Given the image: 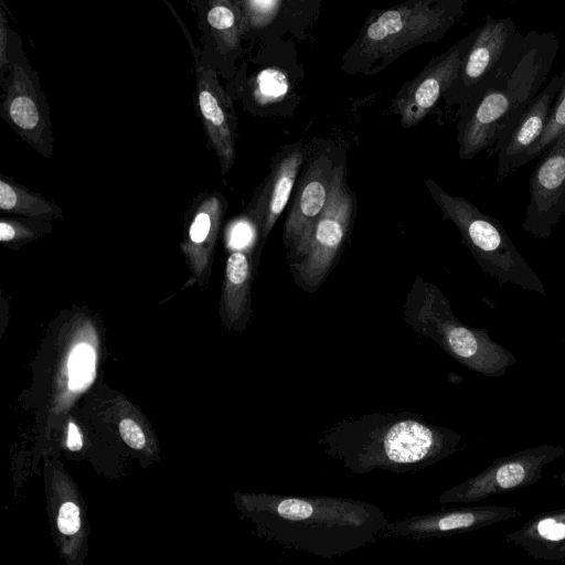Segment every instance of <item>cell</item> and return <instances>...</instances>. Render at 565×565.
<instances>
[{"label": "cell", "instance_id": "cell-1", "mask_svg": "<svg viewBox=\"0 0 565 565\" xmlns=\"http://www.w3.org/2000/svg\"><path fill=\"white\" fill-rule=\"evenodd\" d=\"M244 505L265 539L322 558L374 544L390 520L377 505L343 497L262 493Z\"/></svg>", "mask_w": 565, "mask_h": 565}, {"label": "cell", "instance_id": "cell-2", "mask_svg": "<svg viewBox=\"0 0 565 565\" xmlns=\"http://www.w3.org/2000/svg\"><path fill=\"white\" fill-rule=\"evenodd\" d=\"M321 451L354 475L424 470L457 452L461 435L413 412H377L343 418L316 440Z\"/></svg>", "mask_w": 565, "mask_h": 565}, {"label": "cell", "instance_id": "cell-3", "mask_svg": "<svg viewBox=\"0 0 565 565\" xmlns=\"http://www.w3.org/2000/svg\"><path fill=\"white\" fill-rule=\"evenodd\" d=\"M553 32L530 31L484 93L460 116L459 157L470 160L493 148L508 127L541 90L556 58Z\"/></svg>", "mask_w": 565, "mask_h": 565}, {"label": "cell", "instance_id": "cell-4", "mask_svg": "<svg viewBox=\"0 0 565 565\" xmlns=\"http://www.w3.org/2000/svg\"><path fill=\"white\" fill-rule=\"evenodd\" d=\"M465 0H407L374 12L343 58L350 74H374L414 46L441 39L463 13Z\"/></svg>", "mask_w": 565, "mask_h": 565}, {"label": "cell", "instance_id": "cell-5", "mask_svg": "<svg viewBox=\"0 0 565 565\" xmlns=\"http://www.w3.org/2000/svg\"><path fill=\"white\" fill-rule=\"evenodd\" d=\"M403 320L415 333L433 340L451 359L489 377L503 376L515 356L493 341L487 329L461 322L438 286L417 275L403 303Z\"/></svg>", "mask_w": 565, "mask_h": 565}, {"label": "cell", "instance_id": "cell-6", "mask_svg": "<svg viewBox=\"0 0 565 565\" xmlns=\"http://www.w3.org/2000/svg\"><path fill=\"white\" fill-rule=\"evenodd\" d=\"M425 185L443 218L455 225L462 244L484 273L501 284L542 296L546 294L544 284L495 217L467 199L451 195L431 179H426Z\"/></svg>", "mask_w": 565, "mask_h": 565}, {"label": "cell", "instance_id": "cell-7", "mask_svg": "<svg viewBox=\"0 0 565 565\" xmlns=\"http://www.w3.org/2000/svg\"><path fill=\"white\" fill-rule=\"evenodd\" d=\"M356 214V198L347 179V157L341 158L329 202L302 242L287 252V265L295 285L315 292L340 260Z\"/></svg>", "mask_w": 565, "mask_h": 565}, {"label": "cell", "instance_id": "cell-8", "mask_svg": "<svg viewBox=\"0 0 565 565\" xmlns=\"http://www.w3.org/2000/svg\"><path fill=\"white\" fill-rule=\"evenodd\" d=\"M523 40L524 35L511 18L486 15L457 78L444 95L447 103L458 105L460 115L467 110L491 85Z\"/></svg>", "mask_w": 565, "mask_h": 565}, {"label": "cell", "instance_id": "cell-9", "mask_svg": "<svg viewBox=\"0 0 565 565\" xmlns=\"http://www.w3.org/2000/svg\"><path fill=\"white\" fill-rule=\"evenodd\" d=\"M345 153L333 140L316 138L291 195L282 230L286 250L297 247L324 211L332 191L338 164Z\"/></svg>", "mask_w": 565, "mask_h": 565}, {"label": "cell", "instance_id": "cell-10", "mask_svg": "<svg viewBox=\"0 0 565 565\" xmlns=\"http://www.w3.org/2000/svg\"><path fill=\"white\" fill-rule=\"evenodd\" d=\"M565 455L562 445L543 444L497 458L490 466L438 495L436 502L475 503L536 483L543 468Z\"/></svg>", "mask_w": 565, "mask_h": 565}, {"label": "cell", "instance_id": "cell-11", "mask_svg": "<svg viewBox=\"0 0 565 565\" xmlns=\"http://www.w3.org/2000/svg\"><path fill=\"white\" fill-rule=\"evenodd\" d=\"M308 151L309 142L303 140L284 145L271 158L269 172L245 211L253 231L257 265L267 237L291 198Z\"/></svg>", "mask_w": 565, "mask_h": 565}, {"label": "cell", "instance_id": "cell-12", "mask_svg": "<svg viewBox=\"0 0 565 565\" xmlns=\"http://www.w3.org/2000/svg\"><path fill=\"white\" fill-rule=\"evenodd\" d=\"M228 202L217 190L200 192L184 213L180 250L190 271L183 288L206 289Z\"/></svg>", "mask_w": 565, "mask_h": 565}, {"label": "cell", "instance_id": "cell-13", "mask_svg": "<svg viewBox=\"0 0 565 565\" xmlns=\"http://www.w3.org/2000/svg\"><path fill=\"white\" fill-rule=\"evenodd\" d=\"M477 29L435 57L395 96L392 109L404 128L422 121L458 76L463 58L473 42Z\"/></svg>", "mask_w": 565, "mask_h": 565}, {"label": "cell", "instance_id": "cell-14", "mask_svg": "<svg viewBox=\"0 0 565 565\" xmlns=\"http://www.w3.org/2000/svg\"><path fill=\"white\" fill-rule=\"evenodd\" d=\"M529 192L522 228L534 237L548 238L565 206V132L541 153Z\"/></svg>", "mask_w": 565, "mask_h": 565}, {"label": "cell", "instance_id": "cell-15", "mask_svg": "<svg viewBox=\"0 0 565 565\" xmlns=\"http://www.w3.org/2000/svg\"><path fill=\"white\" fill-rule=\"evenodd\" d=\"M522 515L514 507L475 505L388 520L381 539L429 540L478 531Z\"/></svg>", "mask_w": 565, "mask_h": 565}, {"label": "cell", "instance_id": "cell-16", "mask_svg": "<svg viewBox=\"0 0 565 565\" xmlns=\"http://www.w3.org/2000/svg\"><path fill=\"white\" fill-rule=\"evenodd\" d=\"M0 113L9 127L40 156L54 152L52 122L44 97L23 66L14 63Z\"/></svg>", "mask_w": 565, "mask_h": 565}, {"label": "cell", "instance_id": "cell-17", "mask_svg": "<svg viewBox=\"0 0 565 565\" xmlns=\"http://www.w3.org/2000/svg\"><path fill=\"white\" fill-rule=\"evenodd\" d=\"M196 106L209 146L214 151L222 174L234 166L236 158L237 122L233 103L213 70L198 63Z\"/></svg>", "mask_w": 565, "mask_h": 565}, {"label": "cell", "instance_id": "cell-18", "mask_svg": "<svg viewBox=\"0 0 565 565\" xmlns=\"http://www.w3.org/2000/svg\"><path fill=\"white\" fill-rule=\"evenodd\" d=\"M562 82V74L552 76L492 148L491 153L498 156V181L521 168L523 158L541 138Z\"/></svg>", "mask_w": 565, "mask_h": 565}, {"label": "cell", "instance_id": "cell-19", "mask_svg": "<svg viewBox=\"0 0 565 565\" xmlns=\"http://www.w3.org/2000/svg\"><path fill=\"white\" fill-rule=\"evenodd\" d=\"M258 265L252 245L233 249L226 258L220 311L227 324L244 328L252 312V285Z\"/></svg>", "mask_w": 565, "mask_h": 565}, {"label": "cell", "instance_id": "cell-20", "mask_svg": "<svg viewBox=\"0 0 565 565\" xmlns=\"http://www.w3.org/2000/svg\"><path fill=\"white\" fill-rule=\"evenodd\" d=\"M503 539L522 547L533 559L553 561L565 543V508L536 514Z\"/></svg>", "mask_w": 565, "mask_h": 565}, {"label": "cell", "instance_id": "cell-21", "mask_svg": "<svg viewBox=\"0 0 565 565\" xmlns=\"http://www.w3.org/2000/svg\"><path fill=\"white\" fill-rule=\"evenodd\" d=\"M0 211L6 215L63 220L64 211L54 201L0 174Z\"/></svg>", "mask_w": 565, "mask_h": 565}, {"label": "cell", "instance_id": "cell-22", "mask_svg": "<svg viewBox=\"0 0 565 565\" xmlns=\"http://www.w3.org/2000/svg\"><path fill=\"white\" fill-rule=\"evenodd\" d=\"M206 20L217 50L235 51L244 32L241 11L232 0H207Z\"/></svg>", "mask_w": 565, "mask_h": 565}, {"label": "cell", "instance_id": "cell-23", "mask_svg": "<svg viewBox=\"0 0 565 565\" xmlns=\"http://www.w3.org/2000/svg\"><path fill=\"white\" fill-rule=\"evenodd\" d=\"M53 221L39 217L2 215L0 218V243L18 252L53 231Z\"/></svg>", "mask_w": 565, "mask_h": 565}, {"label": "cell", "instance_id": "cell-24", "mask_svg": "<svg viewBox=\"0 0 565 565\" xmlns=\"http://www.w3.org/2000/svg\"><path fill=\"white\" fill-rule=\"evenodd\" d=\"M563 82L554 100L547 125L537 142L527 151L522 166L541 156V153L563 132H565V67L562 72Z\"/></svg>", "mask_w": 565, "mask_h": 565}, {"label": "cell", "instance_id": "cell-25", "mask_svg": "<svg viewBox=\"0 0 565 565\" xmlns=\"http://www.w3.org/2000/svg\"><path fill=\"white\" fill-rule=\"evenodd\" d=\"M68 386L81 391L88 386L95 376V352L90 345L79 343L74 347L68 360Z\"/></svg>", "mask_w": 565, "mask_h": 565}, {"label": "cell", "instance_id": "cell-26", "mask_svg": "<svg viewBox=\"0 0 565 565\" xmlns=\"http://www.w3.org/2000/svg\"><path fill=\"white\" fill-rule=\"evenodd\" d=\"M281 2L282 0H237L244 31L268 25L277 15Z\"/></svg>", "mask_w": 565, "mask_h": 565}, {"label": "cell", "instance_id": "cell-27", "mask_svg": "<svg viewBox=\"0 0 565 565\" xmlns=\"http://www.w3.org/2000/svg\"><path fill=\"white\" fill-rule=\"evenodd\" d=\"M288 92L286 75L277 68H267L259 73L255 96L259 104L266 105L280 99Z\"/></svg>", "mask_w": 565, "mask_h": 565}, {"label": "cell", "instance_id": "cell-28", "mask_svg": "<svg viewBox=\"0 0 565 565\" xmlns=\"http://www.w3.org/2000/svg\"><path fill=\"white\" fill-rule=\"evenodd\" d=\"M57 526L65 535H73L79 530V509L75 503L66 502L61 507L57 516Z\"/></svg>", "mask_w": 565, "mask_h": 565}, {"label": "cell", "instance_id": "cell-29", "mask_svg": "<svg viewBox=\"0 0 565 565\" xmlns=\"http://www.w3.org/2000/svg\"><path fill=\"white\" fill-rule=\"evenodd\" d=\"M119 433L124 441L134 449H141L146 444L141 428L131 419H124L119 424Z\"/></svg>", "mask_w": 565, "mask_h": 565}, {"label": "cell", "instance_id": "cell-30", "mask_svg": "<svg viewBox=\"0 0 565 565\" xmlns=\"http://www.w3.org/2000/svg\"><path fill=\"white\" fill-rule=\"evenodd\" d=\"M7 46H8V22L7 17L1 9L0 12V68L3 70L4 65L8 63L7 57Z\"/></svg>", "mask_w": 565, "mask_h": 565}, {"label": "cell", "instance_id": "cell-31", "mask_svg": "<svg viewBox=\"0 0 565 565\" xmlns=\"http://www.w3.org/2000/svg\"><path fill=\"white\" fill-rule=\"evenodd\" d=\"M66 444H67V447L73 451L79 450L83 446L81 433H79L78 428L76 427V425L73 423L68 424V433H67V443Z\"/></svg>", "mask_w": 565, "mask_h": 565}, {"label": "cell", "instance_id": "cell-32", "mask_svg": "<svg viewBox=\"0 0 565 565\" xmlns=\"http://www.w3.org/2000/svg\"><path fill=\"white\" fill-rule=\"evenodd\" d=\"M565 559V543L557 550L553 556V561Z\"/></svg>", "mask_w": 565, "mask_h": 565}, {"label": "cell", "instance_id": "cell-33", "mask_svg": "<svg viewBox=\"0 0 565 565\" xmlns=\"http://www.w3.org/2000/svg\"><path fill=\"white\" fill-rule=\"evenodd\" d=\"M559 479L562 481V484L565 486V470L561 473Z\"/></svg>", "mask_w": 565, "mask_h": 565}, {"label": "cell", "instance_id": "cell-34", "mask_svg": "<svg viewBox=\"0 0 565 565\" xmlns=\"http://www.w3.org/2000/svg\"><path fill=\"white\" fill-rule=\"evenodd\" d=\"M563 216L565 217V206H564V211H563Z\"/></svg>", "mask_w": 565, "mask_h": 565}]
</instances>
